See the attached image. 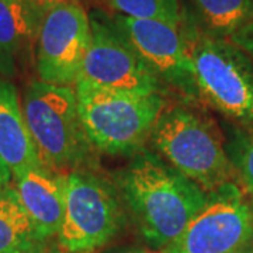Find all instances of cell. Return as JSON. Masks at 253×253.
Masks as SVG:
<instances>
[{"label": "cell", "mask_w": 253, "mask_h": 253, "mask_svg": "<svg viewBox=\"0 0 253 253\" xmlns=\"http://www.w3.org/2000/svg\"><path fill=\"white\" fill-rule=\"evenodd\" d=\"M114 253H162V251H152V249H138V248H134V249H126V251H118V252Z\"/></svg>", "instance_id": "22"}, {"label": "cell", "mask_w": 253, "mask_h": 253, "mask_svg": "<svg viewBox=\"0 0 253 253\" xmlns=\"http://www.w3.org/2000/svg\"><path fill=\"white\" fill-rule=\"evenodd\" d=\"M13 186L0 191V253H42L46 245Z\"/></svg>", "instance_id": "14"}, {"label": "cell", "mask_w": 253, "mask_h": 253, "mask_svg": "<svg viewBox=\"0 0 253 253\" xmlns=\"http://www.w3.org/2000/svg\"><path fill=\"white\" fill-rule=\"evenodd\" d=\"M149 141L158 155L208 193L238 181L218 126L199 110L165 107Z\"/></svg>", "instance_id": "2"}, {"label": "cell", "mask_w": 253, "mask_h": 253, "mask_svg": "<svg viewBox=\"0 0 253 253\" xmlns=\"http://www.w3.org/2000/svg\"><path fill=\"white\" fill-rule=\"evenodd\" d=\"M229 40L232 42H235L236 45L244 48L246 52H249L253 56V20L242 30L235 33Z\"/></svg>", "instance_id": "19"}, {"label": "cell", "mask_w": 253, "mask_h": 253, "mask_svg": "<svg viewBox=\"0 0 253 253\" xmlns=\"http://www.w3.org/2000/svg\"><path fill=\"white\" fill-rule=\"evenodd\" d=\"M253 242V212L245 193L229 183L210 193L207 204L162 253H234Z\"/></svg>", "instance_id": "7"}, {"label": "cell", "mask_w": 253, "mask_h": 253, "mask_svg": "<svg viewBox=\"0 0 253 253\" xmlns=\"http://www.w3.org/2000/svg\"><path fill=\"white\" fill-rule=\"evenodd\" d=\"M238 176V183L245 194L253 193V126L236 145L234 158L231 159Z\"/></svg>", "instance_id": "17"}, {"label": "cell", "mask_w": 253, "mask_h": 253, "mask_svg": "<svg viewBox=\"0 0 253 253\" xmlns=\"http://www.w3.org/2000/svg\"><path fill=\"white\" fill-rule=\"evenodd\" d=\"M114 183L139 234L159 251L181 235L210 197L208 191L148 149L134 155L116 173Z\"/></svg>", "instance_id": "1"}, {"label": "cell", "mask_w": 253, "mask_h": 253, "mask_svg": "<svg viewBox=\"0 0 253 253\" xmlns=\"http://www.w3.org/2000/svg\"><path fill=\"white\" fill-rule=\"evenodd\" d=\"M110 9L121 16L139 20H158L180 28L179 0H106Z\"/></svg>", "instance_id": "16"}, {"label": "cell", "mask_w": 253, "mask_h": 253, "mask_svg": "<svg viewBox=\"0 0 253 253\" xmlns=\"http://www.w3.org/2000/svg\"><path fill=\"white\" fill-rule=\"evenodd\" d=\"M13 179V173L9 169V166L0 158V191L10 187V181Z\"/></svg>", "instance_id": "20"}, {"label": "cell", "mask_w": 253, "mask_h": 253, "mask_svg": "<svg viewBox=\"0 0 253 253\" xmlns=\"http://www.w3.org/2000/svg\"><path fill=\"white\" fill-rule=\"evenodd\" d=\"M0 158L13 174L41 165L14 84L0 76Z\"/></svg>", "instance_id": "12"}, {"label": "cell", "mask_w": 253, "mask_h": 253, "mask_svg": "<svg viewBox=\"0 0 253 253\" xmlns=\"http://www.w3.org/2000/svg\"><path fill=\"white\" fill-rule=\"evenodd\" d=\"M68 173L41 165L13 174V189L23 208L45 241L56 238L62 225Z\"/></svg>", "instance_id": "11"}, {"label": "cell", "mask_w": 253, "mask_h": 253, "mask_svg": "<svg viewBox=\"0 0 253 253\" xmlns=\"http://www.w3.org/2000/svg\"><path fill=\"white\" fill-rule=\"evenodd\" d=\"M21 106L44 166L63 173L90 166L94 148L82 124L73 87L31 82L24 90Z\"/></svg>", "instance_id": "4"}, {"label": "cell", "mask_w": 253, "mask_h": 253, "mask_svg": "<svg viewBox=\"0 0 253 253\" xmlns=\"http://www.w3.org/2000/svg\"><path fill=\"white\" fill-rule=\"evenodd\" d=\"M42 18L18 0H0V75L13 78L37 45Z\"/></svg>", "instance_id": "13"}, {"label": "cell", "mask_w": 253, "mask_h": 253, "mask_svg": "<svg viewBox=\"0 0 253 253\" xmlns=\"http://www.w3.org/2000/svg\"><path fill=\"white\" fill-rule=\"evenodd\" d=\"M18 1L23 3L31 11H34L37 16L44 18V16L52 7L58 6V4H62V3H66V1H72V0H18Z\"/></svg>", "instance_id": "18"}, {"label": "cell", "mask_w": 253, "mask_h": 253, "mask_svg": "<svg viewBox=\"0 0 253 253\" xmlns=\"http://www.w3.org/2000/svg\"><path fill=\"white\" fill-rule=\"evenodd\" d=\"M82 124L90 144L107 155H134L144 149L166 107L162 94L114 90L78 82Z\"/></svg>", "instance_id": "3"}, {"label": "cell", "mask_w": 253, "mask_h": 253, "mask_svg": "<svg viewBox=\"0 0 253 253\" xmlns=\"http://www.w3.org/2000/svg\"><path fill=\"white\" fill-rule=\"evenodd\" d=\"M90 17L91 41L79 82L114 90L162 94V83L128 44L113 20L101 13Z\"/></svg>", "instance_id": "9"}, {"label": "cell", "mask_w": 253, "mask_h": 253, "mask_svg": "<svg viewBox=\"0 0 253 253\" xmlns=\"http://www.w3.org/2000/svg\"><path fill=\"white\" fill-rule=\"evenodd\" d=\"M42 253H72L69 252V251H65L63 248H61L56 241H51L49 244L46 245V248L44 249V252Z\"/></svg>", "instance_id": "21"}, {"label": "cell", "mask_w": 253, "mask_h": 253, "mask_svg": "<svg viewBox=\"0 0 253 253\" xmlns=\"http://www.w3.org/2000/svg\"><path fill=\"white\" fill-rule=\"evenodd\" d=\"M90 41V17L81 0L52 7L42 18L37 40L36 69L40 81L76 86Z\"/></svg>", "instance_id": "8"}, {"label": "cell", "mask_w": 253, "mask_h": 253, "mask_svg": "<svg viewBox=\"0 0 253 253\" xmlns=\"http://www.w3.org/2000/svg\"><path fill=\"white\" fill-rule=\"evenodd\" d=\"M201 33L231 38L253 20V0H191Z\"/></svg>", "instance_id": "15"}, {"label": "cell", "mask_w": 253, "mask_h": 253, "mask_svg": "<svg viewBox=\"0 0 253 253\" xmlns=\"http://www.w3.org/2000/svg\"><path fill=\"white\" fill-rule=\"evenodd\" d=\"M117 186L93 170L66 176L65 211L56 242L72 253H94L110 244L126 222Z\"/></svg>", "instance_id": "6"}, {"label": "cell", "mask_w": 253, "mask_h": 253, "mask_svg": "<svg viewBox=\"0 0 253 253\" xmlns=\"http://www.w3.org/2000/svg\"><path fill=\"white\" fill-rule=\"evenodd\" d=\"M249 204H251V208H252V212H253V193L251 194V201H249Z\"/></svg>", "instance_id": "24"}, {"label": "cell", "mask_w": 253, "mask_h": 253, "mask_svg": "<svg viewBox=\"0 0 253 253\" xmlns=\"http://www.w3.org/2000/svg\"><path fill=\"white\" fill-rule=\"evenodd\" d=\"M234 253H253V242H251L249 245H246L244 248H241V249H238V251Z\"/></svg>", "instance_id": "23"}, {"label": "cell", "mask_w": 253, "mask_h": 253, "mask_svg": "<svg viewBox=\"0 0 253 253\" xmlns=\"http://www.w3.org/2000/svg\"><path fill=\"white\" fill-rule=\"evenodd\" d=\"M200 100L235 123L253 126V56L229 38L196 34L187 42Z\"/></svg>", "instance_id": "5"}, {"label": "cell", "mask_w": 253, "mask_h": 253, "mask_svg": "<svg viewBox=\"0 0 253 253\" xmlns=\"http://www.w3.org/2000/svg\"><path fill=\"white\" fill-rule=\"evenodd\" d=\"M113 23L162 86H170L186 97L199 99L187 40L183 38L180 28L158 20H139L121 14L114 16Z\"/></svg>", "instance_id": "10"}]
</instances>
